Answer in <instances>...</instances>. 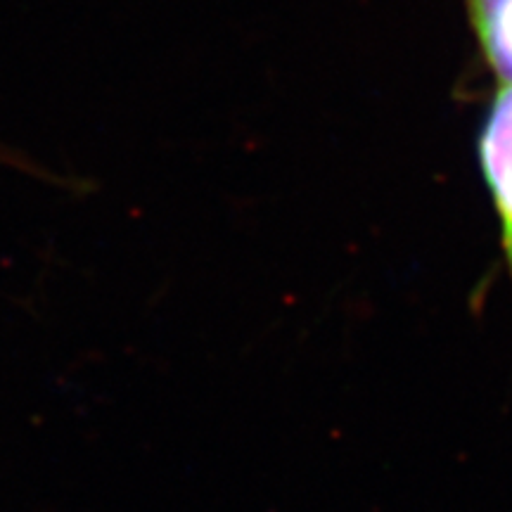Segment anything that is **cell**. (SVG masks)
Instances as JSON below:
<instances>
[{"label":"cell","mask_w":512,"mask_h":512,"mask_svg":"<svg viewBox=\"0 0 512 512\" xmlns=\"http://www.w3.org/2000/svg\"><path fill=\"white\" fill-rule=\"evenodd\" d=\"M482 169L501 219L503 254L512 278V83L498 93L482 133Z\"/></svg>","instance_id":"cell-1"},{"label":"cell","mask_w":512,"mask_h":512,"mask_svg":"<svg viewBox=\"0 0 512 512\" xmlns=\"http://www.w3.org/2000/svg\"><path fill=\"white\" fill-rule=\"evenodd\" d=\"M470 8L491 64L512 83V0H470Z\"/></svg>","instance_id":"cell-2"}]
</instances>
